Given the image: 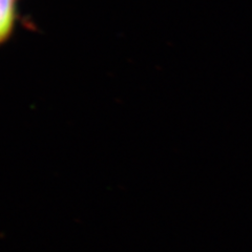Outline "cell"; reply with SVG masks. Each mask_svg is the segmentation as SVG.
I'll return each instance as SVG.
<instances>
[{"mask_svg":"<svg viewBox=\"0 0 252 252\" xmlns=\"http://www.w3.org/2000/svg\"><path fill=\"white\" fill-rule=\"evenodd\" d=\"M20 0H0V47L13 38L20 18Z\"/></svg>","mask_w":252,"mask_h":252,"instance_id":"obj_1","label":"cell"}]
</instances>
